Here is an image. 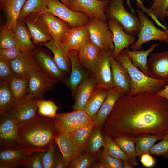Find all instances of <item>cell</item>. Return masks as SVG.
<instances>
[{"mask_svg": "<svg viewBox=\"0 0 168 168\" xmlns=\"http://www.w3.org/2000/svg\"><path fill=\"white\" fill-rule=\"evenodd\" d=\"M26 153L18 149L0 150V168H11L23 166Z\"/></svg>", "mask_w": 168, "mask_h": 168, "instance_id": "4dcf8cb0", "label": "cell"}, {"mask_svg": "<svg viewBox=\"0 0 168 168\" xmlns=\"http://www.w3.org/2000/svg\"><path fill=\"white\" fill-rule=\"evenodd\" d=\"M0 7L5 13V26L15 29L20 12L26 0H0Z\"/></svg>", "mask_w": 168, "mask_h": 168, "instance_id": "83f0119b", "label": "cell"}, {"mask_svg": "<svg viewBox=\"0 0 168 168\" xmlns=\"http://www.w3.org/2000/svg\"><path fill=\"white\" fill-rule=\"evenodd\" d=\"M22 166L29 168H43L42 163L41 152L34 151L27 155Z\"/></svg>", "mask_w": 168, "mask_h": 168, "instance_id": "c3c4849f", "label": "cell"}, {"mask_svg": "<svg viewBox=\"0 0 168 168\" xmlns=\"http://www.w3.org/2000/svg\"><path fill=\"white\" fill-rule=\"evenodd\" d=\"M135 138L122 136L113 139L127 156L128 161L133 167L138 166L135 142Z\"/></svg>", "mask_w": 168, "mask_h": 168, "instance_id": "d6a6232c", "label": "cell"}, {"mask_svg": "<svg viewBox=\"0 0 168 168\" xmlns=\"http://www.w3.org/2000/svg\"><path fill=\"white\" fill-rule=\"evenodd\" d=\"M166 17H168V8L166 12Z\"/></svg>", "mask_w": 168, "mask_h": 168, "instance_id": "91938a15", "label": "cell"}, {"mask_svg": "<svg viewBox=\"0 0 168 168\" xmlns=\"http://www.w3.org/2000/svg\"><path fill=\"white\" fill-rule=\"evenodd\" d=\"M125 95L123 91L117 87L110 89L99 111L92 119L96 126L102 127L107 116L112 110L117 100Z\"/></svg>", "mask_w": 168, "mask_h": 168, "instance_id": "603a6c76", "label": "cell"}, {"mask_svg": "<svg viewBox=\"0 0 168 168\" xmlns=\"http://www.w3.org/2000/svg\"><path fill=\"white\" fill-rule=\"evenodd\" d=\"M18 143L17 124L7 114H0V150L17 149Z\"/></svg>", "mask_w": 168, "mask_h": 168, "instance_id": "8fae6325", "label": "cell"}, {"mask_svg": "<svg viewBox=\"0 0 168 168\" xmlns=\"http://www.w3.org/2000/svg\"><path fill=\"white\" fill-rule=\"evenodd\" d=\"M68 168L81 153V150L72 141L69 133H59L54 138Z\"/></svg>", "mask_w": 168, "mask_h": 168, "instance_id": "44dd1931", "label": "cell"}, {"mask_svg": "<svg viewBox=\"0 0 168 168\" xmlns=\"http://www.w3.org/2000/svg\"><path fill=\"white\" fill-rule=\"evenodd\" d=\"M14 33L16 46L21 52H32L35 49L29 31L23 19L17 20Z\"/></svg>", "mask_w": 168, "mask_h": 168, "instance_id": "484cf974", "label": "cell"}, {"mask_svg": "<svg viewBox=\"0 0 168 168\" xmlns=\"http://www.w3.org/2000/svg\"><path fill=\"white\" fill-rule=\"evenodd\" d=\"M55 168H68L63 159L61 153L60 154L57 161Z\"/></svg>", "mask_w": 168, "mask_h": 168, "instance_id": "11a10c76", "label": "cell"}, {"mask_svg": "<svg viewBox=\"0 0 168 168\" xmlns=\"http://www.w3.org/2000/svg\"><path fill=\"white\" fill-rule=\"evenodd\" d=\"M37 101L27 95L5 113L7 114L17 124L29 120L37 115Z\"/></svg>", "mask_w": 168, "mask_h": 168, "instance_id": "e0dca14e", "label": "cell"}, {"mask_svg": "<svg viewBox=\"0 0 168 168\" xmlns=\"http://www.w3.org/2000/svg\"><path fill=\"white\" fill-rule=\"evenodd\" d=\"M123 162V168H132V166L130 164L128 160H122Z\"/></svg>", "mask_w": 168, "mask_h": 168, "instance_id": "9f6ffc18", "label": "cell"}, {"mask_svg": "<svg viewBox=\"0 0 168 168\" xmlns=\"http://www.w3.org/2000/svg\"><path fill=\"white\" fill-rule=\"evenodd\" d=\"M16 47L14 31L5 26L0 33V49H6Z\"/></svg>", "mask_w": 168, "mask_h": 168, "instance_id": "f6af8a7d", "label": "cell"}, {"mask_svg": "<svg viewBox=\"0 0 168 168\" xmlns=\"http://www.w3.org/2000/svg\"><path fill=\"white\" fill-rule=\"evenodd\" d=\"M22 52L16 47L0 49V60L8 62L18 57Z\"/></svg>", "mask_w": 168, "mask_h": 168, "instance_id": "f907efd6", "label": "cell"}, {"mask_svg": "<svg viewBox=\"0 0 168 168\" xmlns=\"http://www.w3.org/2000/svg\"><path fill=\"white\" fill-rule=\"evenodd\" d=\"M141 26L137 41L129 48L133 50H139L144 43L153 40L168 43V30H163L155 25L142 10L136 9Z\"/></svg>", "mask_w": 168, "mask_h": 168, "instance_id": "5b68a950", "label": "cell"}, {"mask_svg": "<svg viewBox=\"0 0 168 168\" xmlns=\"http://www.w3.org/2000/svg\"><path fill=\"white\" fill-rule=\"evenodd\" d=\"M148 76L158 79H168V51L151 54L148 60Z\"/></svg>", "mask_w": 168, "mask_h": 168, "instance_id": "d6986e66", "label": "cell"}, {"mask_svg": "<svg viewBox=\"0 0 168 168\" xmlns=\"http://www.w3.org/2000/svg\"><path fill=\"white\" fill-rule=\"evenodd\" d=\"M101 49L93 44L89 39L86 44L77 51L82 65L91 73L97 63Z\"/></svg>", "mask_w": 168, "mask_h": 168, "instance_id": "4316f807", "label": "cell"}, {"mask_svg": "<svg viewBox=\"0 0 168 168\" xmlns=\"http://www.w3.org/2000/svg\"><path fill=\"white\" fill-rule=\"evenodd\" d=\"M41 45L49 49L53 54L54 59L59 69L63 72H69L71 68L68 53L61 47V44L55 42L53 39Z\"/></svg>", "mask_w": 168, "mask_h": 168, "instance_id": "f1b7e54d", "label": "cell"}, {"mask_svg": "<svg viewBox=\"0 0 168 168\" xmlns=\"http://www.w3.org/2000/svg\"><path fill=\"white\" fill-rule=\"evenodd\" d=\"M109 2V0H70L67 7L73 11L84 13L90 18H98L107 21L105 9Z\"/></svg>", "mask_w": 168, "mask_h": 168, "instance_id": "30bf717a", "label": "cell"}, {"mask_svg": "<svg viewBox=\"0 0 168 168\" xmlns=\"http://www.w3.org/2000/svg\"><path fill=\"white\" fill-rule=\"evenodd\" d=\"M57 146L54 139L47 151L41 152L42 163L44 168H55L60 154L57 152Z\"/></svg>", "mask_w": 168, "mask_h": 168, "instance_id": "b9f144b4", "label": "cell"}, {"mask_svg": "<svg viewBox=\"0 0 168 168\" xmlns=\"http://www.w3.org/2000/svg\"><path fill=\"white\" fill-rule=\"evenodd\" d=\"M158 45L157 44H153L146 50H130L128 49L124 50L130 57L133 64L145 74L148 76V57Z\"/></svg>", "mask_w": 168, "mask_h": 168, "instance_id": "1f68e13d", "label": "cell"}, {"mask_svg": "<svg viewBox=\"0 0 168 168\" xmlns=\"http://www.w3.org/2000/svg\"><path fill=\"white\" fill-rule=\"evenodd\" d=\"M156 95L163 97L168 100V83L160 91L155 94Z\"/></svg>", "mask_w": 168, "mask_h": 168, "instance_id": "db71d44e", "label": "cell"}, {"mask_svg": "<svg viewBox=\"0 0 168 168\" xmlns=\"http://www.w3.org/2000/svg\"><path fill=\"white\" fill-rule=\"evenodd\" d=\"M16 76L8 62L0 60V82L7 83Z\"/></svg>", "mask_w": 168, "mask_h": 168, "instance_id": "681fc988", "label": "cell"}, {"mask_svg": "<svg viewBox=\"0 0 168 168\" xmlns=\"http://www.w3.org/2000/svg\"><path fill=\"white\" fill-rule=\"evenodd\" d=\"M140 157V161L145 167L150 168L155 166V160L150 154H144Z\"/></svg>", "mask_w": 168, "mask_h": 168, "instance_id": "f5cc1de1", "label": "cell"}, {"mask_svg": "<svg viewBox=\"0 0 168 168\" xmlns=\"http://www.w3.org/2000/svg\"><path fill=\"white\" fill-rule=\"evenodd\" d=\"M39 14L46 25L52 39L61 44L69 29V26L53 15L49 10Z\"/></svg>", "mask_w": 168, "mask_h": 168, "instance_id": "ffe728a7", "label": "cell"}, {"mask_svg": "<svg viewBox=\"0 0 168 168\" xmlns=\"http://www.w3.org/2000/svg\"><path fill=\"white\" fill-rule=\"evenodd\" d=\"M49 0H26L20 12L18 19H23L32 13H40L48 10L47 7Z\"/></svg>", "mask_w": 168, "mask_h": 168, "instance_id": "74e56055", "label": "cell"}, {"mask_svg": "<svg viewBox=\"0 0 168 168\" xmlns=\"http://www.w3.org/2000/svg\"><path fill=\"white\" fill-rule=\"evenodd\" d=\"M6 83L9 87L17 103L22 100L27 95L29 88V79L16 76Z\"/></svg>", "mask_w": 168, "mask_h": 168, "instance_id": "e575fe53", "label": "cell"}, {"mask_svg": "<svg viewBox=\"0 0 168 168\" xmlns=\"http://www.w3.org/2000/svg\"><path fill=\"white\" fill-rule=\"evenodd\" d=\"M109 1L105 9L107 17L117 21L127 33L133 36L137 35L141 26L138 16L126 9L123 0Z\"/></svg>", "mask_w": 168, "mask_h": 168, "instance_id": "277c9868", "label": "cell"}, {"mask_svg": "<svg viewBox=\"0 0 168 168\" xmlns=\"http://www.w3.org/2000/svg\"><path fill=\"white\" fill-rule=\"evenodd\" d=\"M47 7L51 14L72 27L86 25L90 19L83 13L71 10L58 0H49Z\"/></svg>", "mask_w": 168, "mask_h": 168, "instance_id": "ba28073f", "label": "cell"}, {"mask_svg": "<svg viewBox=\"0 0 168 168\" xmlns=\"http://www.w3.org/2000/svg\"><path fill=\"white\" fill-rule=\"evenodd\" d=\"M101 128L95 126L86 142L83 151L96 153L103 147L104 140Z\"/></svg>", "mask_w": 168, "mask_h": 168, "instance_id": "8d00e7d4", "label": "cell"}, {"mask_svg": "<svg viewBox=\"0 0 168 168\" xmlns=\"http://www.w3.org/2000/svg\"><path fill=\"white\" fill-rule=\"evenodd\" d=\"M61 2L66 7L68 5L70 0H60Z\"/></svg>", "mask_w": 168, "mask_h": 168, "instance_id": "6f0895ef", "label": "cell"}, {"mask_svg": "<svg viewBox=\"0 0 168 168\" xmlns=\"http://www.w3.org/2000/svg\"><path fill=\"white\" fill-rule=\"evenodd\" d=\"M96 123H91L69 133L70 138L76 146L82 151H83L85 144L96 126Z\"/></svg>", "mask_w": 168, "mask_h": 168, "instance_id": "d590c367", "label": "cell"}, {"mask_svg": "<svg viewBox=\"0 0 168 168\" xmlns=\"http://www.w3.org/2000/svg\"><path fill=\"white\" fill-rule=\"evenodd\" d=\"M32 51L22 52L18 57L8 62L17 76L29 79L39 70Z\"/></svg>", "mask_w": 168, "mask_h": 168, "instance_id": "2e32d148", "label": "cell"}, {"mask_svg": "<svg viewBox=\"0 0 168 168\" xmlns=\"http://www.w3.org/2000/svg\"><path fill=\"white\" fill-rule=\"evenodd\" d=\"M32 54L39 70L58 81L65 80L66 73L59 69L54 58L48 53L44 50L35 49Z\"/></svg>", "mask_w": 168, "mask_h": 168, "instance_id": "4fadbf2b", "label": "cell"}, {"mask_svg": "<svg viewBox=\"0 0 168 168\" xmlns=\"http://www.w3.org/2000/svg\"><path fill=\"white\" fill-rule=\"evenodd\" d=\"M87 26L89 39L93 44L101 49L114 51L112 34L106 21L90 18Z\"/></svg>", "mask_w": 168, "mask_h": 168, "instance_id": "52a82bcc", "label": "cell"}, {"mask_svg": "<svg viewBox=\"0 0 168 168\" xmlns=\"http://www.w3.org/2000/svg\"><path fill=\"white\" fill-rule=\"evenodd\" d=\"M92 119L83 110L56 114L55 127L59 133H69L91 123Z\"/></svg>", "mask_w": 168, "mask_h": 168, "instance_id": "8992f818", "label": "cell"}, {"mask_svg": "<svg viewBox=\"0 0 168 168\" xmlns=\"http://www.w3.org/2000/svg\"><path fill=\"white\" fill-rule=\"evenodd\" d=\"M16 103L8 85L0 82V114L8 112Z\"/></svg>", "mask_w": 168, "mask_h": 168, "instance_id": "f35d334b", "label": "cell"}, {"mask_svg": "<svg viewBox=\"0 0 168 168\" xmlns=\"http://www.w3.org/2000/svg\"><path fill=\"white\" fill-rule=\"evenodd\" d=\"M97 153L86 152L77 157L70 166L71 168H87L89 167L96 159Z\"/></svg>", "mask_w": 168, "mask_h": 168, "instance_id": "ee69618b", "label": "cell"}, {"mask_svg": "<svg viewBox=\"0 0 168 168\" xmlns=\"http://www.w3.org/2000/svg\"><path fill=\"white\" fill-rule=\"evenodd\" d=\"M110 89L96 85L83 110L92 119L99 111Z\"/></svg>", "mask_w": 168, "mask_h": 168, "instance_id": "f546056e", "label": "cell"}, {"mask_svg": "<svg viewBox=\"0 0 168 168\" xmlns=\"http://www.w3.org/2000/svg\"><path fill=\"white\" fill-rule=\"evenodd\" d=\"M168 8V0H153L149 9L158 19L163 21Z\"/></svg>", "mask_w": 168, "mask_h": 168, "instance_id": "bcb514c9", "label": "cell"}, {"mask_svg": "<svg viewBox=\"0 0 168 168\" xmlns=\"http://www.w3.org/2000/svg\"><path fill=\"white\" fill-rule=\"evenodd\" d=\"M113 139L143 133L168 134V100L154 93L124 95L116 101L104 124Z\"/></svg>", "mask_w": 168, "mask_h": 168, "instance_id": "6da1fadb", "label": "cell"}, {"mask_svg": "<svg viewBox=\"0 0 168 168\" xmlns=\"http://www.w3.org/2000/svg\"><path fill=\"white\" fill-rule=\"evenodd\" d=\"M164 136L148 133H142L135 138V142L137 156L144 154H150V150L155 143L162 139Z\"/></svg>", "mask_w": 168, "mask_h": 168, "instance_id": "836d02e7", "label": "cell"}, {"mask_svg": "<svg viewBox=\"0 0 168 168\" xmlns=\"http://www.w3.org/2000/svg\"><path fill=\"white\" fill-rule=\"evenodd\" d=\"M110 63L113 80L115 87L120 89L125 95H128L131 91L132 86L128 72L113 56L110 58Z\"/></svg>", "mask_w": 168, "mask_h": 168, "instance_id": "cb8c5ba5", "label": "cell"}, {"mask_svg": "<svg viewBox=\"0 0 168 168\" xmlns=\"http://www.w3.org/2000/svg\"><path fill=\"white\" fill-rule=\"evenodd\" d=\"M162 139L150 149V153L158 156H162L165 159H168V134L164 136Z\"/></svg>", "mask_w": 168, "mask_h": 168, "instance_id": "7dc6e473", "label": "cell"}, {"mask_svg": "<svg viewBox=\"0 0 168 168\" xmlns=\"http://www.w3.org/2000/svg\"><path fill=\"white\" fill-rule=\"evenodd\" d=\"M58 80L39 70L29 79L28 96L38 100L44 94L51 91Z\"/></svg>", "mask_w": 168, "mask_h": 168, "instance_id": "7c38bea8", "label": "cell"}, {"mask_svg": "<svg viewBox=\"0 0 168 168\" xmlns=\"http://www.w3.org/2000/svg\"><path fill=\"white\" fill-rule=\"evenodd\" d=\"M23 20L35 44L45 43L52 39L46 25L39 13H32Z\"/></svg>", "mask_w": 168, "mask_h": 168, "instance_id": "5bb4252c", "label": "cell"}, {"mask_svg": "<svg viewBox=\"0 0 168 168\" xmlns=\"http://www.w3.org/2000/svg\"><path fill=\"white\" fill-rule=\"evenodd\" d=\"M96 157L97 161L92 166L96 168H123V162L121 160L111 157L103 150L98 152Z\"/></svg>", "mask_w": 168, "mask_h": 168, "instance_id": "ab89813d", "label": "cell"}, {"mask_svg": "<svg viewBox=\"0 0 168 168\" xmlns=\"http://www.w3.org/2000/svg\"><path fill=\"white\" fill-rule=\"evenodd\" d=\"M68 55L70 61L71 70L70 75L65 82L74 96L77 86L87 77L79 59L78 51H70L68 53Z\"/></svg>", "mask_w": 168, "mask_h": 168, "instance_id": "7402d4cb", "label": "cell"}, {"mask_svg": "<svg viewBox=\"0 0 168 168\" xmlns=\"http://www.w3.org/2000/svg\"></svg>", "mask_w": 168, "mask_h": 168, "instance_id": "94428289", "label": "cell"}, {"mask_svg": "<svg viewBox=\"0 0 168 168\" xmlns=\"http://www.w3.org/2000/svg\"><path fill=\"white\" fill-rule=\"evenodd\" d=\"M107 24L112 34L114 45L113 56L115 58L124 49H128L133 44L136 38L135 36L127 33L123 27L115 20L109 19Z\"/></svg>", "mask_w": 168, "mask_h": 168, "instance_id": "ac0fdd59", "label": "cell"}, {"mask_svg": "<svg viewBox=\"0 0 168 168\" xmlns=\"http://www.w3.org/2000/svg\"><path fill=\"white\" fill-rule=\"evenodd\" d=\"M136 5L139 9H140L141 10H142L144 13L147 14V15L152 19L159 26L162 27L165 30H168V29L165 26H164L158 20V19L151 11L149 8H147L144 6L143 2L141 3L136 2Z\"/></svg>", "mask_w": 168, "mask_h": 168, "instance_id": "816d5d0a", "label": "cell"}, {"mask_svg": "<svg viewBox=\"0 0 168 168\" xmlns=\"http://www.w3.org/2000/svg\"><path fill=\"white\" fill-rule=\"evenodd\" d=\"M126 69L130 77L131 91L128 95L133 96L142 93H156L168 83V79H158L147 75L135 67L124 50L115 58Z\"/></svg>", "mask_w": 168, "mask_h": 168, "instance_id": "3957f363", "label": "cell"}, {"mask_svg": "<svg viewBox=\"0 0 168 168\" xmlns=\"http://www.w3.org/2000/svg\"><path fill=\"white\" fill-rule=\"evenodd\" d=\"M129 0H127V4H128V5L131 8V9L132 10V11H133V9H131V5L130 4V3L129 2ZM136 1V2L139 3H141L142 2H143L141 0H135Z\"/></svg>", "mask_w": 168, "mask_h": 168, "instance_id": "680465c9", "label": "cell"}, {"mask_svg": "<svg viewBox=\"0 0 168 168\" xmlns=\"http://www.w3.org/2000/svg\"><path fill=\"white\" fill-rule=\"evenodd\" d=\"M114 50L101 49L99 57L92 73L96 85L108 88L115 87L112 75L110 59Z\"/></svg>", "mask_w": 168, "mask_h": 168, "instance_id": "9c48e42d", "label": "cell"}, {"mask_svg": "<svg viewBox=\"0 0 168 168\" xmlns=\"http://www.w3.org/2000/svg\"><path fill=\"white\" fill-rule=\"evenodd\" d=\"M19 143L17 149L29 155L34 151L45 152L59 133L54 119L37 115L17 124Z\"/></svg>", "mask_w": 168, "mask_h": 168, "instance_id": "7a4b0ae2", "label": "cell"}, {"mask_svg": "<svg viewBox=\"0 0 168 168\" xmlns=\"http://www.w3.org/2000/svg\"><path fill=\"white\" fill-rule=\"evenodd\" d=\"M93 77H87L77 86L74 95L75 102L72 107L74 110H83L96 86Z\"/></svg>", "mask_w": 168, "mask_h": 168, "instance_id": "d4e9b609", "label": "cell"}, {"mask_svg": "<svg viewBox=\"0 0 168 168\" xmlns=\"http://www.w3.org/2000/svg\"><path fill=\"white\" fill-rule=\"evenodd\" d=\"M37 114L40 116L54 119L58 107L51 100H39L37 102Z\"/></svg>", "mask_w": 168, "mask_h": 168, "instance_id": "7bdbcfd3", "label": "cell"}, {"mask_svg": "<svg viewBox=\"0 0 168 168\" xmlns=\"http://www.w3.org/2000/svg\"><path fill=\"white\" fill-rule=\"evenodd\" d=\"M89 39L87 25L69 28L61 46L67 53L73 50L78 51Z\"/></svg>", "mask_w": 168, "mask_h": 168, "instance_id": "9a60e30c", "label": "cell"}, {"mask_svg": "<svg viewBox=\"0 0 168 168\" xmlns=\"http://www.w3.org/2000/svg\"><path fill=\"white\" fill-rule=\"evenodd\" d=\"M104 140L103 150L105 153L116 159L128 161L125 153L113 139L105 134Z\"/></svg>", "mask_w": 168, "mask_h": 168, "instance_id": "60d3db41", "label": "cell"}]
</instances>
